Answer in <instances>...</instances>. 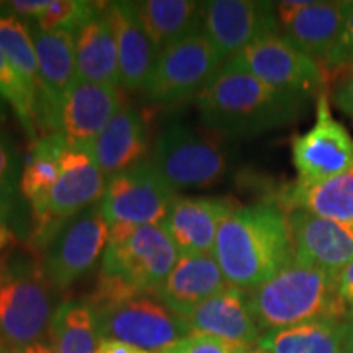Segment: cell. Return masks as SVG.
Returning <instances> with one entry per match:
<instances>
[{
    "label": "cell",
    "mask_w": 353,
    "mask_h": 353,
    "mask_svg": "<svg viewBox=\"0 0 353 353\" xmlns=\"http://www.w3.org/2000/svg\"><path fill=\"white\" fill-rule=\"evenodd\" d=\"M0 281H2V276H0Z\"/></svg>",
    "instance_id": "obj_46"
},
{
    "label": "cell",
    "mask_w": 353,
    "mask_h": 353,
    "mask_svg": "<svg viewBox=\"0 0 353 353\" xmlns=\"http://www.w3.org/2000/svg\"><path fill=\"white\" fill-rule=\"evenodd\" d=\"M339 294L345 307L347 319L353 322V262L339 273Z\"/></svg>",
    "instance_id": "obj_37"
},
{
    "label": "cell",
    "mask_w": 353,
    "mask_h": 353,
    "mask_svg": "<svg viewBox=\"0 0 353 353\" xmlns=\"http://www.w3.org/2000/svg\"><path fill=\"white\" fill-rule=\"evenodd\" d=\"M19 176H21L19 156L10 141L0 134V208L10 201L17 185L20 183Z\"/></svg>",
    "instance_id": "obj_34"
},
{
    "label": "cell",
    "mask_w": 353,
    "mask_h": 353,
    "mask_svg": "<svg viewBox=\"0 0 353 353\" xmlns=\"http://www.w3.org/2000/svg\"><path fill=\"white\" fill-rule=\"evenodd\" d=\"M76 37L77 79L103 85H120L118 46L107 7L82 26Z\"/></svg>",
    "instance_id": "obj_24"
},
{
    "label": "cell",
    "mask_w": 353,
    "mask_h": 353,
    "mask_svg": "<svg viewBox=\"0 0 353 353\" xmlns=\"http://www.w3.org/2000/svg\"><path fill=\"white\" fill-rule=\"evenodd\" d=\"M353 64V8L348 13L342 32L335 39L327 54L321 61L325 76H337Z\"/></svg>",
    "instance_id": "obj_33"
},
{
    "label": "cell",
    "mask_w": 353,
    "mask_h": 353,
    "mask_svg": "<svg viewBox=\"0 0 353 353\" xmlns=\"http://www.w3.org/2000/svg\"><path fill=\"white\" fill-rule=\"evenodd\" d=\"M97 353H152L143 348L130 345V343L118 341H101Z\"/></svg>",
    "instance_id": "obj_39"
},
{
    "label": "cell",
    "mask_w": 353,
    "mask_h": 353,
    "mask_svg": "<svg viewBox=\"0 0 353 353\" xmlns=\"http://www.w3.org/2000/svg\"><path fill=\"white\" fill-rule=\"evenodd\" d=\"M224 61L205 33L198 32L159 54L144 90L159 105H176L198 97Z\"/></svg>",
    "instance_id": "obj_8"
},
{
    "label": "cell",
    "mask_w": 353,
    "mask_h": 353,
    "mask_svg": "<svg viewBox=\"0 0 353 353\" xmlns=\"http://www.w3.org/2000/svg\"><path fill=\"white\" fill-rule=\"evenodd\" d=\"M121 107L117 87L76 79L57 103L54 128L68 145L87 148Z\"/></svg>",
    "instance_id": "obj_15"
},
{
    "label": "cell",
    "mask_w": 353,
    "mask_h": 353,
    "mask_svg": "<svg viewBox=\"0 0 353 353\" xmlns=\"http://www.w3.org/2000/svg\"><path fill=\"white\" fill-rule=\"evenodd\" d=\"M234 353H268L265 348H262L259 345V343H255V345H249V347H242V348H236Z\"/></svg>",
    "instance_id": "obj_41"
},
{
    "label": "cell",
    "mask_w": 353,
    "mask_h": 353,
    "mask_svg": "<svg viewBox=\"0 0 353 353\" xmlns=\"http://www.w3.org/2000/svg\"><path fill=\"white\" fill-rule=\"evenodd\" d=\"M330 100L353 121V64L335 76V85L330 92Z\"/></svg>",
    "instance_id": "obj_36"
},
{
    "label": "cell",
    "mask_w": 353,
    "mask_h": 353,
    "mask_svg": "<svg viewBox=\"0 0 353 353\" xmlns=\"http://www.w3.org/2000/svg\"><path fill=\"white\" fill-rule=\"evenodd\" d=\"M51 3L52 0H12V2H7L6 6L10 12L32 17V19L37 20L39 15H43L51 7Z\"/></svg>",
    "instance_id": "obj_38"
},
{
    "label": "cell",
    "mask_w": 353,
    "mask_h": 353,
    "mask_svg": "<svg viewBox=\"0 0 353 353\" xmlns=\"http://www.w3.org/2000/svg\"><path fill=\"white\" fill-rule=\"evenodd\" d=\"M247 298L263 334L311 321H348L339 294V275L294 257Z\"/></svg>",
    "instance_id": "obj_3"
},
{
    "label": "cell",
    "mask_w": 353,
    "mask_h": 353,
    "mask_svg": "<svg viewBox=\"0 0 353 353\" xmlns=\"http://www.w3.org/2000/svg\"><path fill=\"white\" fill-rule=\"evenodd\" d=\"M152 164L172 188L188 190L218 183L228 161L214 141L182 123H172L159 134Z\"/></svg>",
    "instance_id": "obj_11"
},
{
    "label": "cell",
    "mask_w": 353,
    "mask_h": 353,
    "mask_svg": "<svg viewBox=\"0 0 353 353\" xmlns=\"http://www.w3.org/2000/svg\"><path fill=\"white\" fill-rule=\"evenodd\" d=\"M236 348L219 339L203 334H190L161 353H234Z\"/></svg>",
    "instance_id": "obj_35"
},
{
    "label": "cell",
    "mask_w": 353,
    "mask_h": 353,
    "mask_svg": "<svg viewBox=\"0 0 353 353\" xmlns=\"http://www.w3.org/2000/svg\"><path fill=\"white\" fill-rule=\"evenodd\" d=\"M2 353H12V352H10V350H8V348H6V350H3Z\"/></svg>",
    "instance_id": "obj_45"
},
{
    "label": "cell",
    "mask_w": 353,
    "mask_h": 353,
    "mask_svg": "<svg viewBox=\"0 0 353 353\" xmlns=\"http://www.w3.org/2000/svg\"><path fill=\"white\" fill-rule=\"evenodd\" d=\"M87 148L108 179L139 164L149 149L143 117L134 108L121 107Z\"/></svg>",
    "instance_id": "obj_23"
},
{
    "label": "cell",
    "mask_w": 353,
    "mask_h": 353,
    "mask_svg": "<svg viewBox=\"0 0 353 353\" xmlns=\"http://www.w3.org/2000/svg\"><path fill=\"white\" fill-rule=\"evenodd\" d=\"M59 176L46 201L34 211L41 221L43 236L61 221L72 218L101 200L107 176L88 148L65 145L59 157Z\"/></svg>",
    "instance_id": "obj_13"
},
{
    "label": "cell",
    "mask_w": 353,
    "mask_h": 353,
    "mask_svg": "<svg viewBox=\"0 0 353 353\" xmlns=\"http://www.w3.org/2000/svg\"><path fill=\"white\" fill-rule=\"evenodd\" d=\"M51 341L56 353H97L100 345L95 309L88 301H65L51 321Z\"/></svg>",
    "instance_id": "obj_28"
},
{
    "label": "cell",
    "mask_w": 353,
    "mask_h": 353,
    "mask_svg": "<svg viewBox=\"0 0 353 353\" xmlns=\"http://www.w3.org/2000/svg\"><path fill=\"white\" fill-rule=\"evenodd\" d=\"M275 8L280 33L299 51L321 63L341 34L353 2L293 0L278 2Z\"/></svg>",
    "instance_id": "obj_16"
},
{
    "label": "cell",
    "mask_w": 353,
    "mask_h": 353,
    "mask_svg": "<svg viewBox=\"0 0 353 353\" xmlns=\"http://www.w3.org/2000/svg\"><path fill=\"white\" fill-rule=\"evenodd\" d=\"M107 12L117 37L120 85L128 90L144 88L161 52L141 25L132 2H113Z\"/></svg>",
    "instance_id": "obj_22"
},
{
    "label": "cell",
    "mask_w": 353,
    "mask_h": 353,
    "mask_svg": "<svg viewBox=\"0 0 353 353\" xmlns=\"http://www.w3.org/2000/svg\"><path fill=\"white\" fill-rule=\"evenodd\" d=\"M281 201L286 210H306L322 218L353 224V167L325 182L296 180L281 192Z\"/></svg>",
    "instance_id": "obj_26"
},
{
    "label": "cell",
    "mask_w": 353,
    "mask_h": 353,
    "mask_svg": "<svg viewBox=\"0 0 353 353\" xmlns=\"http://www.w3.org/2000/svg\"><path fill=\"white\" fill-rule=\"evenodd\" d=\"M350 325L339 319L304 322L263 334L259 345L268 353H341Z\"/></svg>",
    "instance_id": "obj_27"
},
{
    "label": "cell",
    "mask_w": 353,
    "mask_h": 353,
    "mask_svg": "<svg viewBox=\"0 0 353 353\" xmlns=\"http://www.w3.org/2000/svg\"><path fill=\"white\" fill-rule=\"evenodd\" d=\"M100 341H118L161 353L193 334L182 317L154 294H138L94 307Z\"/></svg>",
    "instance_id": "obj_6"
},
{
    "label": "cell",
    "mask_w": 353,
    "mask_h": 353,
    "mask_svg": "<svg viewBox=\"0 0 353 353\" xmlns=\"http://www.w3.org/2000/svg\"><path fill=\"white\" fill-rule=\"evenodd\" d=\"M203 125L231 138H249L296 121L306 99L276 90L252 74L224 63L196 97Z\"/></svg>",
    "instance_id": "obj_2"
},
{
    "label": "cell",
    "mask_w": 353,
    "mask_h": 353,
    "mask_svg": "<svg viewBox=\"0 0 353 353\" xmlns=\"http://www.w3.org/2000/svg\"><path fill=\"white\" fill-rule=\"evenodd\" d=\"M65 145L68 143L57 132L33 143L32 151L21 170L20 190L26 200L32 203L34 211L41 208L57 182L61 170L59 157Z\"/></svg>",
    "instance_id": "obj_29"
},
{
    "label": "cell",
    "mask_w": 353,
    "mask_h": 353,
    "mask_svg": "<svg viewBox=\"0 0 353 353\" xmlns=\"http://www.w3.org/2000/svg\"><path fill=\"white\" fill-rule=\"evenodd\" d=\"M234 210L236 206L224 198L176 196L161 228L180 255L213 254L221 223Z\"/></svg>",
    "instance_id": "obj_19"
},
{
    "label": "cell",
    "mask_w": 353,
    "mask_h": 353,
    "mask_svg": "<svg viewBox=\"0 0 353 353\" xmlns=\"http://www.w3.org/2000/svg\"><path fill=\"white\" fill-rule=\"evenodd\" d=\"M183 321L192 332L219 339L234 348L255 345L263 335L250 312L247 291L231 285L203 301Z\"/></svg>",
    "instance_id": "obj_18"
},
{
    "label": "cell",
    "mask_w": 353,
    "mask_h": 353,
    "mask_svg": "<svg viewBox=\"0 0 353 353\" xmlns=\"http://www.w3.org/2000/svg\"><path fill=\"white\" fill-rule=\"evenodd\" d=\"M341 353H353V322L350 325V332H348V337L345 343H343V348Z\"/></svg>",
    "instance_id": "obj_42"
},
{
    "label": "cell",
    "mask_w": 353,
    "mask_h": 353,
    "mask_svg": "<svg viewBox=\"0 0 353 353\" xmlns=\"http://www.w3.org/2000/svg\"><path fill=\"white\" fill-rule=\"evenodd\" d=\"M108 236L100 205L61 221L43 236V275L56 288H68L103 255Z\"/></svg>",
    "instance_id": "obj_5"
},
{
    "label": "cell",
    "mask_w": 353,
    "mask_h": 353,
    "mask_svg": "<svg viewBox=\"0 0 353 353\" xmlns=\"http://www.w3.org/2000/svg\"><path fill=\"white\" fill-rule=\"evenodd\" d=\"M12 352V350H10ZM12 353H56L54 348L44 342H34L32 345H26L20 350H13Z\"/></svg>",
    "instance_id": "obj_40"
},
{
    "label": "cell",
    "mask_w": 353,
    "mask_h": 353,
    "mask_svg": "<svg viewBox=\"0 0 353 353\" xmlns=\"http://www.w3.org/2000/svg\"><path fill=\"white\" fill-rule=\"evenodd\" d=\"M291 154L298 180L304 183L325 182L353 167V138L332 117L329 88L317 97L314 125L294 136Z\"/></svg>",
    "instance_id": "obj_12"
},
{
    "label": "cell",
    "mask_w": 353,
    "mask_h": 353,
    "mask_svg": "<svg viewBox=\"0 0 353 353\" xmlns=\"http://www.w3.org/2000/svg\"><path fill=\"white\" fill-rule=\"evenodd\" d=\"M180 254L161 226L113 224L100 276L108 278L132 294H156Z\"/></svg>",
    "instance_id": "obj_4"
},
{
    "label": "cell",
    "mask_w": 353,
    "mask_h": 353,
    "mask_svg": "<svg viewBox=\"0 0 353 353\" xmlns=\"http://www.w3.org/2000/svg\"><path fill=\"white\" fill-rule=\"evenodd\" d=\"M213 257L228 285L252 291L293 259L288 219L275 203L234 210L216 234Z\"/></svg>",
    "instance_id": "obj_1"
},
{
    "label": "cell",
    "mask_w": 353,
    "mask_h": 353,
    "mask_svg": "<svg viewBox=\"0 0 353 353\" xmlns=\"http://www.w3.org/2000/svg\"><path fill=\"white\" fill-rule=\"evenodd\" d=\"M0 97L10 103L26 134L37 141L38 94L26 85L2 51H0Z\"/></svg>",
    "instance_id": "obj_31"
},
{
    "label": "cell",
    "mask_w": 353,
    "mask_h": 353,
    "mask_svg": "<svg viewBox=\"0 0 353 353\" xmlns=\"http://www.w3.org/2000/svg\"><path fill=\"white\" fill-rule=\"evenodd\" d=\"M201 30L226 63L255 39L280 33V25L272 2L211 0L203 2Z\"/></svg>",
    "instance_id": "obj_14"
},
{
    "label": "cell",
    "mask_w": 353,
    "mask_h": 353,
    "mask_svg": "<svg viewBox=\"0 0 353 353\" xmlns=\"http://www.w3.org/2000/svg\"><path fill=\"white\" fill-rule=\"evenodd\" d=\"M6 343H3V339H2V335H0V353H2L3 350H6Z\"/></svg>",
    "instance_id": "obj_43"
},
{
    "label": "cell",
    "mask_w": 353,
    "mask_h": 353,
    "mask_svg": "<svg viewBox=\"0 0 353 353\" xmlns=\"http://www.w3.org/2000/svg\"><path fill=\"white\" fill-rule=\"evenodd\" d=\"M2 218H3V210L0 208V224H2Z\"/></svg>",
    "instance_id": "obj_44"
},
{
    "label": "cell",
    "mask_w": 353,
    "mask_h": 353,
    "mask_svg": "<svg viewBox=\"0 0 353 353\" xmlns=\"http://www.w3.org/2000/svg\"><path fill=\"white\" fill-rule=\"evenodd\" d=\"M97 12L99 7L83 0H52L51 7L38 17L37 23L43 32L65 30L76 34Z\"/></svg>",
    "instance_id": "obj_32"
},
{
    "label": "cell",
    "mask_w": 353,
    "mask_h": 353,
    "mask_svg": "<svg viewBox=\"0 0 353 353\" xmlns=\"http://www.w3.org/2000/svg\"><path fill=\"white\" fill-rule=\"evenodd\" d=\"M176 198L152 161H143L107 180L100 210L110 226H161Z\"/></svg>",
    "instance_id": "obj_10"
},
{
    "label": "cell",
    "mask_w": 353,
    "mask_h": 353,
    "mask_svg": "<svg viewBox=\"0 0 353 353\" xmlns=\"http://www.w3.org/2000/svg\"><path fill=\"white\" fill-rule=\"evenodd\" d=\"M226 286L213 254H190L180 255L170 275L159 286L154 296L185 319L193 309Z\"/></svg>",
    "instance_id": "obj_21"
},
{
    "label": "cell",
    "mask_w": 353,
    "mask_h": 353,
    "mask_svg": "<svg viewBox=\"0 0 353 353\" xmlns=\"http://www.w3.org/2000/svg\"><path fill=\"white\" fill-rule=\"evenodd\" d=\"M0 51L26 85L37 92L39 100L41 83L32 33L19 17L8 12H0Z\"/></svg>",
    "instance_id": "obj_30"
},
{
    "label": "cell",
    "mask_w": 353,
    "mask_h": 353,
    "mask_svg": "<svg viewBox=\"0 0 353 353\" xmlns=\"http://www.w3.org/2000/svg\"><path fill=\"white\" fill-rule=\"evenodd\" d=\"M276 90L311 99L327 85V76L319 61L304 54L281 33H268L226 61Z\"/></svg>",
    "instance_id": "obj_7"
},
{
    "label": "cell",
    "mask_w": 353,
    "mask_h": 353,
    "mask_svg": "<svg viewBox=\"0 0 353 353\" xmlns=\"http://www.w3.org/2000/svg\"><path fill=\"white\" fill-rule=\"evenodd\" d=\"M132 6L159 52L203 28V2L144 0Z\"/></svg>",
    "instance_id": "obj_25"
},
{
    "label": "cell",
    "mask_w": 353,
    "mask_h": 353,
    "mask_svg": "<svg viewBox=\"0 0 353 353\" xmlns=\"http://www.w3.org/2000/svg\"><path fill=\"white\" fill-rule=\"evenodd\" d=\"M293 257L339 275L353 262V224L322 218L306 210L285 211Z\"/></svg>",
    "instance_id": "obj_17"
},
{
    "label": "cell",
    "mask_w": 353,
    "mask_h": 353,
    "mask_svg": "<svg viewBox=\"0 0 353 353\" xmlns=\"http://www.w3.org/2000/svg\"><path fill=\"white\" fill-rule=\"evenodd\" d=\"M37 52L41 95L38 100V123L48 118L51 126L56 121V108L64 92L77 79L76 37L65 30L43 32L38 26L30 30Z\"/></svg>",
    "instance_id": "obj_20"
},
{
    "label": "cell",
    "mask_w": 353,
    "mask_h": 353,
    "mask_svg": "<svg viewBox=\"0 0 353 353\" xmlns=\"http://www.w3.org/2000/svg\"><path fill=\"white\" fill-rule=\"evenodd\" d=\"M41 268H23L0 281V335L8 350L43 342L51 329L54 304Z\"/></svg>",
    "instance_id": "obj_9"
}]
</instances>
